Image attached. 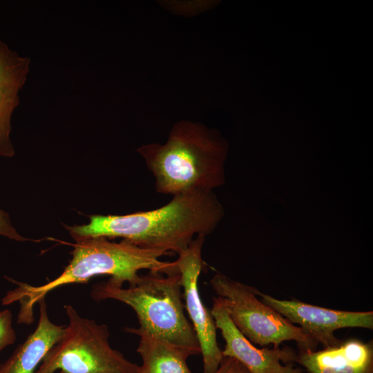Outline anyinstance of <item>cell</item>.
I'll use <instances>...</instances> for the list:
<instances>
[{
	"mask_svg": "<svg viewBox=\"0 0 373 373\" xmlns=\"http://www.w3.org/2000/svg\"><path fill=\"white\" fill-rule=\"evenodd\" d=\"M308 373H373V343L351 338L321 350L297 353Z\"/></svg>",
	"mask_w": 373,
	"mask_h": 373,
	"instance_id": "obj_10",
	"label": "cell"
},
{
	"mask_svg": "<svg viewBox=\"0 0 373 373\" xmlns=\"http://www.w3.org/2000/svg\"><path fill=\"white\" fill-rule=\"evenodd\" d=\"M64 308L65 332L35 373H137L139 365L110 345L106 325L81 316L70 305Z\"/></svg>",
	"mask_w": 373,
	"mask_h": 373,
	"instance_id": "obj_5",
	"label": "cell"
},
{
	"mask_svg": "<svg viewBox=\"0 0 373 373\" xmlns=\"http://www.w3.org/2000/svg\"><path fill=\"white\" fill-rule=\"evenodd\" d=\"M211 312L225 341L223 356L235 358L249 373H307L294 366L297 353L293 349L258 348L251 343L235 326L221 298H213Z\"/></svg>",
	"mask_w": 373,
	"mask_h": 373,
	"instance_id": "obj_9",
	"label": "cell"
},
{
	"mask_svg": "<svg viewBox=\"0 0 373 373\" xmlns=\"http://www.w3.org/2000/svg\"><path fill=\"white\" fill-rule=\"evenodd\" d=\"M30 59L19 56L0 40V156L10 157L12 115L19 104V93L29 72Z\"/></svg>",
	"mask_w": 373,
	"mask_h": 373,
	"instance_id": "obj_11",
	"label": "cell"
},
{
	"mask_svg": "<svg viewBox=\"0 0 373 373\" xmlns=\"http://www.w3.org/2000/svg\"><path fill=\"white\" fill-rule=\"evenodd\" d=\"M16 340V333L12 327V315L9 309L0 311V353Z\"/></svg>",
	"mask_w": 373,
	"mask_h": 373,
	"instance_id": "obj_14",
	"label": "cell"
},
{
	"mask_svg": "<svg viewBox=\"0 0 373 373\" xmlns=\"http://www.w3.org/2000/svg\"><path fill=\"white\" fill-rule=\"evenodd\" d=\"M137 352L142 363L137 373H193L187 359L196 354L166 340L148 334H140Z\"/></svg>",
	"mask_w": 373,
	"mask_h": 373,
	"instance_id": "obj_13",
	"label": "cell"
},
{
	"mask_svg": "<svg viewBox=\"0 0 373 373\" xmlns=\"http://www.w3.org/2000/svg\"><path fill=\"white\" fill-rule=\"evenodd\" d=\"M261 300L293 324H297L324 348L338 345L341 341L334 332L342 328L373 329V312L337 310L308 304L297 300H280L258 290Z\"/></svg>",
	"mask_w": 373,
	"mask_h": 373,
	"instance_id": "obj_8",
	"label": "cell"
},
{
	"mask_svg": "<svg viewBox=\"0 0 373 373\" xmlns=\"http://www.w3.org/2000/svg\"><path fill=\"white\" fill-rule=\"evenodd\" d=\"M179 273L166 275L149 271L140 276L138 283L128 288L108 280L95 285L92 298L101 301L113 299L130 306L135 312L140 327L126 328L138 335L148 334L200 354L192 325L184 312Z\"/></svg>",
	"mask_w": 373,
	"mask_h": 373,
	"instance_id": "obj_4",
	"label": "cell"
},
{
	"mask_svg": "<svg viewBox=\"0 0 373 373\" xmlns=\"http://www.w3.org/2000/svg\"><path fill=\"white\" fill-rule=\"evenodd\" d=\"M204 240L203 236L195 237L174 262L184 289L185 307L200 347L203 373H215L223 355L218 344L214 319L198 289V278L204 267L202 250Z\"/></svg>",
	"mask_w": 373,
	"mask_h": 373,
	"instance_id": "obj_7",
	"label": "cell"
},
{
	"mask_svg": "<svg viewBox=\"0 0 373 373\" xmlns=\"http://www.w3.org/2000/svg\"><path fill=\"white\" fill-rule=\"evenodd\" d=\"M210 284L235 326L254 345L280 347L294 341L299 352L316 350L318 344L309 335L257 298L258 289L221 274H216Z\"/></svg>",
	"mask_w": 373,
	"mask_h": 373,
	"instance_id": "obj_6",
	"label": "cell"
},
{
	"mask_svg": "<svg viewBox=\"0 0 373 373\" xmlns=\"http://www.w3.org/2000/svg\"><path fill=\"white\" fill-rule=\"evenodd\" d=\"M215 373H249V372L235 358L223 356Z\"/></svg>",
	"mask_w": 373,
	"mask_h": 373,
	"instance_id": "obj_16",
	"label": "cell"
},
{
	"mask_svg": "<svg viewBox=\"0 0 373 373\" xmlns=\"http://www.w3.org/2000/svg\"><path fill=\"white\" fill-rule=\"evenodd\" d=\"M0 236L8 239L24 242L29 240L19 234L13 227L8 213L0 209Z\"/></svg>",
	"mask_w": 373,
	"mask_h": 373,
	"instance_id": "obj_15",
	"label": "cell"
},
{
	"mask_svg": "<svg viewBox=\"0 0 373 373\" xmlns=\"http://www.w3.org/2000/svg\"><path fill=\"white\" fill-rule=\"evenodd\" d=\"M137 151L160 193L213 191L224 183L226 147L203 124L180 121L173 126L164 144L143 145Z\"/></svg>",
	"mask_w": 373,
	"mask_h": 373,
	"instance_id": "obj_3",
	"label": "cell"
},
{
	"mask_svg": "<svg viewBox=\"0 0 373 373\" xmlns=\"http://www.w3.org/2000/svg\"><path fill=\"white\" fill-rule=\"evenodd\" d=\"M38 303L39 317L35 329L0 364V373H35L48 352L63 336L65 325L50 320L45 298Z\"/></svg>",
	"mask_w": 373,
	"mask_h": 373,
	"instance_id": "obj_12",
	"label": "cell"
},
{
	"mask_svg": "<svg viewBox=\"0 0 373 373\" xmlns=\"http://www.w3.org/2000/svg\"><path fill=\"white\" fill-rule=\"evenodd\" d=\"M223 208L212 191L173 195L155 209L126 215H93L86 224L67 227L75 240L121 238L141 248L178 255L197 236H205L217 227Z\"/></svg>",
	"mask_w": 373,
	"mask_h": 373,
	"instance_id": "obj_1",
	"label": "cell"
},
{
	"mask_svg": "<svg viewBox=\"0 0 373 373\" xmlns=\"http://www.w3.org/2000/svg\"><path fill=\"white\" fill-rule=\"evenodd\" d=\"M72 258L62 273L40 286L8 280L17 287L7 292L1 300L3 305L19 302L18 323H32L33 307L51 291L68 284L86 283L98 276H110L108 280L117 286L128 283L135 285L140 278L139 271L170 275L178 273L174 262L160 258L169 255L161 251L141 248L126 240L111 242L106 238H92L76 241L73 245Z\"/></svg>",
	"mask_w": 373,
	"mask_h": 373,
	"instance_id": "obj_2",
	"label": "cell"
}]
</instances>
